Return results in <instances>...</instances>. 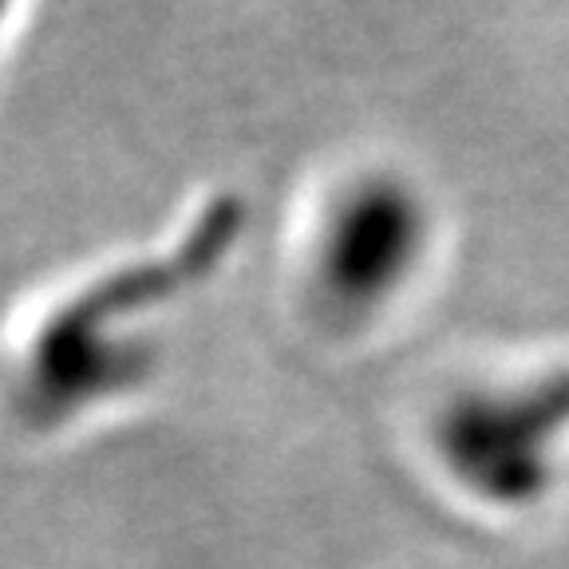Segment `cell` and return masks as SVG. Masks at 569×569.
Returning <instances> with one entry per match:
<instances>
[{
    "label": "cell",
    "mask_w": 569,
    "mask_h": 569,
    "mask_svg": "<svg viewBox=\"0 0 569 569\" xmlns=\"http://www.w3.org/2000/svg\"><path fill=\"white\" fill-rule=\"evenodd\" d=\"M12 4H17V0H0V28H4V20H9Z\"/></svg>",
    "instance_id": "3957f363"
},
{
    "label": "cell",
    "mask_w": 569,
    "mask_h": 569,
    "mask_svg": "<svg viewBox=\"0 0 569 569\" xmlns=\"http://www.w3.org/2000/svg\"><path fill=\"white\" fill-rule=\"evenodd\" d=\"M241 233L230 194L198 210L167 249L71 284L0 360V416L28 447H76L131 423L162 380V317L222 266Z\"/></svg>",
    "instance_id": "6da1fadb"
},
{
    "label": "cell",
    "mask_w": 569,
    "mask_h": 569,
    "mask_svg": "<svg viewBox=\"0 0 569 569\" xmlns=\"http://www.w3.org/2000/svg\"><path fill=\"white\" fill-rule=\"evenodd\" d=\"M439 213L416 174L360 167L320 206L305 249V301L337 337L372 329L423 281Z\"/></svg>",
    "instance_id": "7a4b0ae2"
}]
</instances>
